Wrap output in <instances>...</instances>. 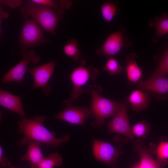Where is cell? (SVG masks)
I'll return each mask as SVG.
<instances>
[{
  "label": "cell",
  "mask_w": 168,
  "mask_h": 168,
  "mask_svg": "<svg viewBox=\"0 0 168 168\" xmlns=\"http://www.w3.org/2000/svg\"><path fill=\"white\" fill-rule=\"evenodd\" d=\"M45 118L44 116L37 115L31 119L24 118L19 121L17 130L24 136L17 144L26 145L29 141H33L55 149L61 143L67 142L70 135L68 134L59 138H56L54 132H51L43 125Z\"/></svg>",
  "instance_id": "cell-1"
},
{
  "label": "cell",
  "mask_w": 168,
  "mask_h": 168,
  "mask_svg": "<svg viewBox=\"0 0 168 168\" xmlns=\"http://www.w3.org/2000/svg\"><path fill=\"white\" fill-rule=\"evenodd\" d=\"M20 11L23 17L26 19L31 16L47 32L53 35L56 34V29L58 22L62 18L50 7L37 4L30 1H26Z\"/></svg>",
  "instance_id": "cell-2"
},
{
  "label": "cell",
  "mask_w": 168,
  "mask_h": 168,
  "mask_svg": "<svg viewBox=\"0 0 168 168\" xmlns=\"http://www.w3.org/2000/svg\"><path fill=\"white\" fill-rule=\"evenodd\" d=\"M102 91L100 86L90 85L86 92L91 95V103L90 110L94 120L91 125L97 128H100L105 124V119L114 116L116 110L118 103L100 95Z\"/></svg>",
  "instance_id": "cell-3"
},
{
  "label": "cell",
  "mask_w": 168,
  "mask_h": 168,
  "mask_svg": "<svg viewBox=\"0 0 168 168\" xmlns=\"http://www.w3.org/2000/svg\"><path fill=\"white\" fill-rule=\"evenodd\" d=\"M92 151L95 158L111 168H118L116 162L123 153L122 147L123 141L116 138L117 145L114 146L109 142L103 141L92 137Z\"/></svg>",
  "instance_id": "cell-4"
},
{
  "label": "cell",
  "mask_w": 168,
  "mask_h": 168,
  "mask_svg": "<svg viewBox=\"0 0 168 168\" xmlns=\"http://www.w3.org/2000/svg\"><path fill=\"white\" fill-rule=\"evenodd\" d=\"M99 74L96 68L86 66L85 60L82 59L79 66L73 70L70 75L73 85L70 98L73 101L78 99L83 91V87L89 81L95 80Z\"/></svg>",
  "instance_id": "cell-5"
},
{
  "label": "cell",
  "mask_w": 168,
  "mask_h": 168,
  "mask_svg": "<svg viewBox=\"0 0 168 168\" xmlns=\"http://www.w3.org/2000/svg\"><path fill=\"white\" fill-rule=\"evenodd\" d=\"M21 54L22 57L21 60L1 78L2 84L12 82L21 83L27 72L30 64L31 63L36 64L40 60V57L36 55L33 50L25 49L21 51Z\"/></svg>",
  "instance_id": "cell-6"
},
{
  "label": "cell",
  "mask_w": 168,
  "mask_h": 168,
  "mask_svg": "<svg viewBox=\"0 0 168 168\" xmlns=\"http://www.w3.org/2000/svg\"><path fill=\"white\" fill-rule=\"evenodd\" d=\"M71 98L65 100L63 103L65 109L53 118L63 120L71 124L85 127L84 120L93 118L90 109L86 106H77L72 103Z\"/></svg>",
  "instance_id": "cell-7"
},
{
  "label": "cell",
  "mask_w": 168,
  "mask_h": 168,
  "mask_svg": "<svg viewBox=\"0 0 168 168\" xmlns=\"http://www.w3.org/2000/svg\"><path fill=\"white\" fill-rule=\"evenodd\" d=\"M128 105L126 103H118L115 113L107 127L110 133L122 135L135 142L127 114Z\"/></svg>",
  "instance_id": "cell-8"
},
{
  "label": "cell",
  "mask_w": 168,
  "mask_h": 168,
  "mask_svg": "<svg viewBox=\"0 0 168 168\" xmlns=\"http://www.w3.org/2000/svg\"><path fill=\"white\" fill-rule=\"evenodd\" d=\"M19 40L21 46L25 48L36 46L49 41L44 37L40 25L32 19L25 21Z\"/></svg>",
  "instance_id": "cell-9"
},
{
  "label": "cell",
  "mask_w": 168,
  "mask_h": 168,
  "mask_svg": "<svg viewBox=\"0 0 168 168\" xmlns=\"http://www.w3.org/2000/svg\"><path fill=\"white\" fill-rule=\"evenodd\" d=\"M56 64V62L54 61L28 69L27 72L32 75L34 80L32 89L41 88L44 96H47L49 95L51 88L48 84Z\"/></svg>",
  "instance_id": "cell-10"
},
{
  "label": "cell",
  "mask_w": 168,
  "mask_h": 168,
  "mask_svg": "<svg viewBox=\"0 0 168 168\" xmlns=\"http://www.w3.org/2000/svg\"><path fill=\"white\" fill-rule=\"evenodd\" d=\"M127 39L120 30L111 33L102 46L96 50V53L103 54L110 58H113L123 48L129 45L127 44Z\"/></svg>",
  "instance_id": "cell-11"
},
{
  "label": "cell",
  "mask_w": 168,
  "mask_h": 168,
  "mask_svg": "<svg viewBox=\"0 0 168 168\" xmlns=\"http://www.w3.org/2000/svg\"><path fill=\"white\" fill-rule=\"evenodd\" d=\"M138 87L141 90L154 93L160 99L164 100L168 97V77H151L145 81L141 80Z\"/></svg>",
  "instance_id": "cell-12"
},
{
  "label": "cell",
  "mask_w": 168,
  "mask_h": 168,
  "mask_svg": "<svg viewBox=\"0 0 168 168\" xmlns=\"http://www.w3.org/2000/svg\"><path fill=\"white\" fill-rule=\"evenodd\" d=\"M134 150L139 154V162L132 168H161L162 164L152 158L150 149L144 146L143 141L138 140L134 142Z\"/></svg>",
  "instance_id": "cell-13"
},
{
  "label": "cell",
  "mask_w": 168,
  "mask_h": 168,
  "mask_svg": "<svg viewBox=\"0 0 168 168\" xmlns=\"http://www.w3.org/2000/svg\"><path fill=\"white\" fill-rule=\"evenodd\" d=\"M0 105L10 111L21 115L24 118H26L23 108L21 97L0 89Z\"/></svg>",
  "instance_id": "cell-14"
},
{
  "label": "cell",
  "mask_w": 168,
  "mask_h": 168,
  "mask_svg": "<svg viewBox=\"0 0 168 168\" xmlns=\"http://www.w3.org/2000/svg\"><path fill=\"white\" fill-rule=\"evenodd\" d=\"M27 151L26 153L21 156L22 161H29L30 164V168H38L39 166L44 157L41 151V144L39 142L30 141L27 142Z\"/></svg>",
  "instance_id": "cell-15"
},
{
  "label": "cell",
  "mask_w": 168,
  "mask_h": 168,
  "mask_svg": "<svg viewBox=\"0 0 168 168\" xmlns=\"http://www.w3.org/2000/svg\"><path fill=\"white\" fill-rule=\"evenodd\" d=\"M150 99L149 91L136 90L130 93L128 97V102L131 104L132 109L138 112L148 107Z\"/></svg>",
  "instance_id": "cell-16"
},
{
  "label": "cell",
  "mask_w": 168,
  "mask_h": 168,
  "mask_svg": "<svg viewBox=\"0 0 168 168\" xmlns=\"http://www.w3.org/2000/svg\"><path fill=\"white\" fill-rule=\"evenodd\" d=\"M137 57L136 54L131 53L128 55L125 59L127 78L129 82L133 83L139 82L142 74V70L135 61Z\"/></svg>",
  "instance_id": "cell-17"
},
{
  "label": "cell",
  "mask_w": 168,
  "mask_h": 168,
  "mask_svg": "<svg viewBox=\"0 0 168 168\" xmlns=\"http://www.w3.org/2000/svg\"><path fill=\"white\" fill-rule=\"evenodd\" d=\"M149 24L155 28L153 41L156 43L160 37L168 33V13H162L160 16L156 17L150 21Z\"/></svg>",
  "instance_id": "cell-18"
},
{
  "label": "cell",
  "mask_w": 168,
  "mask_h": 168,
  "mask_svg": "<svg viewBox=\"0 0 168 168\" xmlns=\"http://www.w3.org/2000/svg\"><path fill=\"white\" fill-rule=\"evenodd\" d=\"M152 153L156 154V160L164 166L168 162V140L161 139L156 145L151 144Z\"/></svg>",
  "instance_id": "cell-19"
},
{
  "label": "cell",
  "mask_w": 168,
  "mask_h": 168,
  "mask_svg": "<svg viewBox=\"0 0 168 168\" xmlns=\"http://www.w3.org/2000/svg\"><path fill=\"white\" fill-rule=\"evenodd\" d=\"M30 1L37 4L50 7L60 16L63 13L64 9L69 8L72 4L71 2L66 0H31Z\"/></svg>",
  "instance_id": "cell-20"
},
{
  "label": "cell",
  "mask_w": 168,
  "mask_h": 168,
  "mask_svg": "<svg viewBox=\"0 0 168 168\" xmlns=\"http://www.w3.org/2000/svg\"><path fill=\"white\" fill-rule=\"evenodd\" d=\"M79 47L77 40L74 38H70L63 47V53L67 56L71 58L74 61H77L81 57Z\"/></svg>",
  "instance_id": "cell-21"
},
{
  "label": "cell",
  "mask_w": 168,
  "mask_h": 168,
  "mask_svg": "<svg viewBox=\"0 0 168 168\" xmlns=\"http://www.w3.org/2000/svg\"><path fill=\"white\" fill-rule=\"evenodd\" d=\"M63 164V158L60 154L56 152L44 157L40 163L38 168H54L59 167Z\"/></svg>",
  "instance_id": "cell-22"
},
{
  "label": "cell",
  "mask_w": 168,
  "mask_h": 168,
  "mask_svg": "<svg viewBox=\"0 0 168 168\" xmlns=\"http://www.w3.org/2000/svg\"><path fill=\"white\" fill-rule=\"evenodd\" d=\"M168 75V45L165 48L159 63L151 77L166 76Z\"/></svg>",
  "instance_id": "cell-23"
},
{
  "label": "cell",
  "mask_w": 168,
  "mask_h": 168,
  "mask_svg": "<svg viewBox=\"0 0 168 168\" xmlns=\"http://www.w3.org/2000/svg\"><path fill=\"white\" fill-rule=\"evenodd\" d=\"M100 10L104 19L110 24L116 15L118 8L116 5L111 2H105L101 5Z\"/></svg>",
  "instance_id": "cell-24"
},
{
  "label": "cell",
  "mask_w": 168,
  "mask_h": 168,
  "mask_svg": "<svg viewBox=\"0 0 168 168\" xmlns=\"http://www.w3.org/2000/svg\"><path fill=\"white\" fill-rule=\"evenodd\" d=\"M149 130V124L144 119L134 125L132 128V132L134 136L143 139L146 138Z\"/></svg>",
  "instance_id": "cell-25"
},
{
  "label": "cell",
  "mask_w": 168,
  "mask_h": 168,
  "mask_svg": "<svg viewBox=\"0 0 168 168\" xmlns=\"http://www.w3.org/2000/svg\"><path fill=\"white\" fill-rule=\"evenodd\" d=\"M103 69L108 72L110 75L113 76L121 73L124 68L122 65L118 63L115 58H111L107 61L105 65L103 67Z\"/></svg>",
  "instance_id": "cell-26"
},
{
  "label": "cell",
  "mask_w": 168,
  "mask_h": 168,
  "mask_svg": "<svg viewBox=\"0 0 168 168\" xmlns=\"http://www.w3.org/2000/svg\"><path fill=\"white\" fill-rule=\"evenodd\" d=\"M0 3L11 8H15L20 6L21 7L22 1L21 0H1Z\"/></svg>",
  "instance_id": "cell-27"
},
{
  "label": "cell",
  "mask_w": 168,
  "mask_h": 168,
  "mask_svg": "<svg viewBox=\"0 0 168 168\" xmlns=\"http://www.w3.org/2000/svg\"><path fill=\"white\" fill-rule=\"evenodd\" d=\"M9 162L3 154V151L2 147L0 146V165L1 167H4L7 166Z\"/></svg>",
  "instance_id": "cell-28"
},
{
  "label": "cell",
  "mask_w": 168,
  "mask_h": 168,
  "mask_svg": "<svg viewBox=\"0 0 168 168\" xmlns=\"http://www.w3.org/2000/svg\"><path fill=\"white\" fill-rule=\"evenodd\" d=\"M9 16V14L4 11L2 7L0 8V21L3 18H7Z\"/></svg>",
  "instance_id": "cell-29"
},
{
  "label": "cell",
  "mask_w": 168,
  "mask_h": 168,
  "mask_svg": "<svg viewBox=\"0 0 168 168\" xmlns=\"http://www.w3.org/2000/svg\"><path fill=\"white\" fill-rule=\"evenodd\" d=\"M9 168H19L13 166L12 164L9 162L8 166Z\"/></svg>",
  "instance_id": "cell-30"
}]
</instances>
